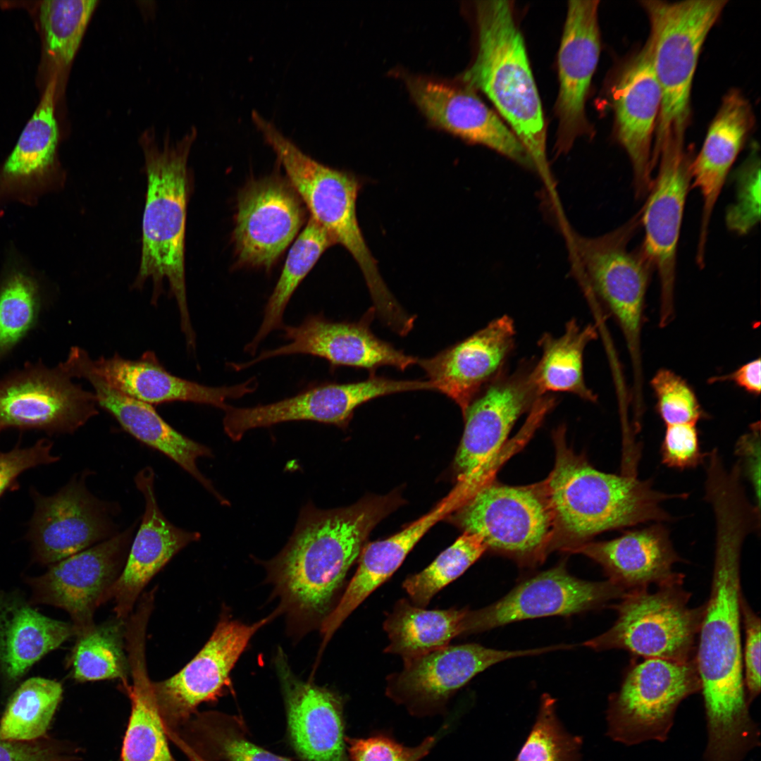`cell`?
Instances as JSON below:
<instances>
[{
	"label": "cell",
	"mask_w": 761,
	"mask_h": 761,
	"mask_svg": "<svg viewBox=\"0 0 761 761\" xmlns=\"http://www.w3.org/2000/svg\"><path fill=\"white\" fill-rule=\"evenodd\" d=\"M715 547L710 597L703 605L695 661L700 680L710 757H741L760 742L750 716L743 680L741 636V555L752 528L743 517L715 519Z\"/></svg>",
	"instance_id": "obj_1"
},
{
	"label": "cell",
	"mask_w": 761,
	"mask_h": 761,
	"mask_svg": "<svg viewBox=\"0 0 761 761\" xmlns=\"http://www.w3.org/2000/svg\"><path fill=\"white\" fill-rule=\"evenodd\" d=\"M400 502L393 493L333 509L303 507L286 545L265 564L280 610L297 624L322 623L370 532Z\"/></svg>",
	"instance_id": "obj_2"
},
{
	"label": "cell",
	"mask_w": 761,
	"mask_h": 761,
	"mask_svg": "<svg viewBox=\"0 0 761 761\" xmlns=\"http://www.w3.org/2000/svg\"><path fill=\"white\" fill-rule=\"evenodd\" d=\"M553 438L555 463L541 483L554 521L552 549L569 552L602 532L669 521L672 518L664 502L688 496L660 491L650 479L595 469L567 445L563 428L554 433Z\"/></svg>",
	"instance_id": "obj_3"
},
{
	"label": "cell",
	"mask_w": 761,
	"mask_h": 761,
	"mask_svg": "<svg viewBox=\"0 0 761 761\" xmlns=\"http://www.w3.org/2000/svg\"><path fill=\"white\" fill-rule=\"evenodd\" d=\"M195 129L172 143L160 145L152 131L142 135L140 142L144 156L147 192L142 217L140 263L135 289L152 281L151 303L156 304L163 293V281L177 302L180 328L187 345L195 344L190 318L185 268L187 206L191 180L187 161Z\"/></svg>",
	"instance_id": "obj_4"
},
{
	"label": "cell",
	"mask_w": 761,
	"mask_h": 761,
	"mask_svg": "<svg viewBox=\"0 0 761 761\" xmlns=\"http://www.w3.org/2000/svg\"><path fill=\"white\" fill-rule=\"evenodd\" d=\"M476 13L478 51L463 81L493 102L526 149L534 171L556 197L540 99L511 2L476 1Z\"/></svg>",
	"instance_id": "obj_5"
},
{
	"label": "cell",
	"mask_w": 761,
	"mask_h": 761,
	"mask_svg": "<svg viewBox=\"0 0 761 761\" xmlns=\"http://www.w3.org/2000/svg\"><path fill=\"white\" fill-rule=\"evenodd\" d=\"M650 27L655 75L662 92L652 152L667 140L684 138L691 116V92L703 44L728 1L643 0Z\"/></svg>",
	"instance_id": "obj_6"
},
{
	"label": "cell",
	"mask_w": 761,
	"mask_h": 761,
	"mask_svg": "<svg viewBox=\"0 0 761 761\" xmlns=\"http://www.w3.org/2000/svg\"><path fill=\"white\" fill-rule=\"evenodd\" d=\"M641 226V211L602 236L574 235L573 246L592 289L614 316L631 357L633 393L642 392L641 338L645 295L653 266L641 247L629 244Z\"/></svg>",
	"instance_id": "obj_7"
},
{
	"label": "cell",
	"mask_w": 761,
	"mask_h": 761,
	"mask_svg": "<svg viewBox=\"0 0 761 761\" xmlns=\"http://www.w3.org/2000/svg\"><path fill=\"white\" fill-rule=\"evenodd\" d=\"M683 581L625 593L610 607L617 614L605 632L583 645L596 651L621 649L643 657L686 662L695 658L703 605L689 606Z\"/></svg>",
	"instance_id": "obj_8"
},
{
	"label": "cell",
	"mask_w": 761,
	"mask_h": 761,
	"mask_svg": "<svg viewBox=\"0 0 761 761\" xmlns=\"http://www.w3.org/2000/svg\"><path fill=\"white\" fill-rule=\"evenodd\" d=\"M456 511L464 532L520 565L535 566L552 550L554 521L542 484L483 483Z\"/></svg>",
	"instance_id": "obj_9"
},
{
	"label": "cell",
	"mask_w": 761,
	"mask_h": 761,
	"mask_svg": "<svg viewBox=\"0 0 761 761\" xmlns=\"http://www.w3.org/2000/svg\"><path fill=\"white\" fill-rule=\"evenodd\" d=\"M700 691L695 658L631 662L619 690L609 697L607 734L626 745L664 742L681 703Z\"/></svg>",
	"instance_id": "obj_10"
},
{
	"label": "cell",
	"mask_w": 761,
	"mask_h": 761,
	"mask_svg": "<svg viewBox=\"0 0 761 761\" xmlns=\"http://www.w3.org/2000/svg\"><path fill=\"white\" fill-rule=\"evenodd\" d=\"M692 150L684 139L666 140L655 155L658 169L641 211L645 232L641 247L660 282V326H667L674 313L677 250L685 204L691 187Z\"/></svg>",
	"instance_id": "obj_11"
},
{
	"label": "cell",
	"mask_w": 761,
	"mask_h": 761,
	"mask_svg": "<svg viewBox=\"0 0 761 761\" xmlns=\"http://www.w3.org/2000/svg\"><path fill=\"white\" fill-rule=\"evenodd\" d=\"M97 406L94 393L75 384L60 364H27L0 380V432L71 434L98 414Z\"/></svg>",
	"instance_id": "obj_12"
},
{
	"label": "cell",
	"mask_w": 761,
	"mask_h": 761,
	"mask_svg": "<svg viewBox=\"0 0 761 761\" xmlns=\"http://www.w3.org/2000/svg\"><path fill=\"white\" fill-rule=\"evenodd\" d=\"M132 528L73 555L39 576L27 579L31 602L66 611L75 636L91 629L94 614L110 593L125 564L132 544Z\"/></svg>",
	"instance_id": "obj_13"
},
{
	"label": "cell",
	"mask_w": 761,
	"mask_h": 761,
	"mask_svg": "<svg viewBox=\"0 0 761 761\" xmlns=\"http://www.w3.org/2000/svg\"><path fill=\"white\" fill-rule=\"evenodd\" d=\"M252 116L311 217L335 244L347 249L359 245L363 239L356 207L359 180L348 172L325 166L307 155L256 111Z\"/></svg>",
	"instance_id": "obj_14"
},
{
	"label": "cell",
	"mask_w": 761,
	"mask_h": 761,
	"mask_svg": "<svg viewBox=\"0 0 761 761\" xmlns=\"http://www.w3.org/2000/svg\"><path fill=\"white\" fill-rule=\"evenodd\" d=\"M625 593L608 580L578 579L561 563L521 581L488 606L467 610L462 634L485 631L517 621L586 612L620 599Z\"/></svg>",
	"instance_id": "obj_15"
},
{
	"label": "cell",
	"mask_w": 761,
	"mask_h": 761,
	"mask_svg": "<svg viewBox=\"0 0 761 761\" xmlns=\"http://www.w3.org/2000/svg\"><path fill=\"white\" fill-rule=\"evenodd\" d=\"M61 365L72 378L82 373L94 374L122 394L152 406L190 402L224 411L229 405L228 400L251 394L259 385L254 377L240 384L221 387L183 379L168 372L151 351L135 360L123 358L118 354L92 359L85 349L73 347Z\"/></svg>",
	"instance_id": "obj_16"
},
{
	"label": "cell",
	"mask_w": 761,
	"mask_h": 761,
	"mask_svg": "<svg viewBox=\"0 0 761 761\" xmlns=\"http://www.w3.org/2000/svg\"><path fill=\"white\" fill-rule=\"evenodd\" d=\"M85 480L74 478L50 496L30 490L34 512L25 538L34 562L51 565L116 535L111 508L90 493Z\"/></svg>",
	"instance_id": "obj_17"
},
{
	"label": "cell",
	"mask_w": 761,
	"mask_h": 761,
	"mask_svg": "<svg viewBox=\"0 0 761 761\" xmlns=\"http://www.w3.org/2000/svg\"><path fill=\"white\" fill-rule=\"evenodd\" d=\"M559 646L506 650L476 643L447 645L404 661L402 672L388 680L387 695L417 717L440 713L450 698L476 675L502 661L538 655Z\"/></svg>",
	"instance_id": "obj_18"
},
{
	"label": "cell",
	"mask_w": 761,
	"mask_h": 761,
	"mask_svg": "<svg viewBox=\"0 0 761 761\" xmlns=\"http://www.w3.org/2000/svg\"><path fill=\"white\" fill-rule=\"evenodd\" d=\"M375 313L372 308L357 322L333 321L321 314L309 315L297 326L284 325L283 338L288 343L262 351L248 361L230 363V366L241 371L273 357L292 354L321 357L332 367L371 371L383 366L404 371L417 364L419 358L404 354L373 333L370 323Z\"/></svg>",
	"instance_id": "obj_19"
},
{
	"label": "cell",
	"mask_w": 761,
	"mask_h": 761,
	"mask_svg": "<svg viewBox=\"0 0 761 761\" xmlns=\"http://www.w3.org/2000/svg\"><path fill=\"white\" fill-rule=\"evenodd\" d=\"M307 207L288 180L249 182L237 196L233 238L237 263L269 269L304 224Z\"/></svg>",
	"instance_id": "obj_20"
},
{
	"label": "cell",
	"mask_w": 761,
	"mask_h": 761,
	"mask_svg": "<svg viewBox=\"0 0 761 761\" xmlns=\"http://www.w3.org/2000/svg\"><path fill=\"white\" fill-rule=\"evenodd\" d=\"M533 366L525 362L511 374L501 372L469 404L454 459L458 478L482 480L516 421L542 396Z\"/></svg>",
	"instance_id": "obj_21"
},
{
	"label": "cell",
	"mask_w": 761,
	"mask_h": 761,
	"mask_svg": "<svg viewBox=\"0 0 761 761\" xmlns=\"http://www.w3.org/2000/svg\"><path fill=\"white\" fill-rule=\"evenodd\" d=\"M271 617L252 624L221 615L209 640L178 673L152 682L159 712L168 722L187 718L204 702L213 701L230 685V674L252 636Z\"/></svg>",
	"instance_id": "obj_22"
},
{
	"label": "cell",
	"mask_w": 761,
	"mask_h": 761,
	"mask_svg": "<svg viewBox=\"0 0 761 761\" xmlns=\"http://www.w3.org/2000/svg\"><path fill=\"white\" fill-rule=\"evenodd\" d=\"M612 104L616 137L631 164L635 197L645 198L653 180L652 140L662 104L648 39L621 70Z\"/></svg>",
	"instance_id": "obj_23"
},
{
	"label": "cell",
	"mask_w": 761,
	"mask_h": 761,
	"mask_svg": "<svg viewBox=\"0 0 761 761\" xmlns=\"http://www.w3.org/2000/svg\"><path fill=\"white\" fill-rule=\"evenodd\" d=\"M406 84L419 109L434 125L534 170L526 149L512 130L473 89L417 75L407 76Z\"/></svg>",
	"instance_id": "obj_24"
},
{
	"label": "cell",
	"mask_w": 761,
	"mask_h": 761,
	"mask_svg": "<svg viewBox=\"0 0 761 761\" xmlns=\"http://www.w3.org/2000/svg\"><path fill=\"white\" fill-rule=\"evenodd\" d=\"M422 390L435 388L429 380H395L371 373L364 380L322 383L275 402L243 407L239 421L246 431L295 421L340 426L347 423L359 406L374 398Z\"/></svg>",
	"instance_id": "obj_25"
},
{
	"label": "cell",
	"mask_w": 761,
	"mask_h": 761,
	"mask_svg": "<svg viewBox=\"0 0 761 761\" xmlns=\"http://www.w3.org/2000/svg\"><path fill=\"white\" fill-rule=\"evenodd\" d=\"M599 1H570L558 54L557 148L567 151L586 133L585 103L600 52Z\"/></svg>",
	"instance_id": "obj_26"
},
{
	"label": "cell",
	"mask_w": 761,
	"mask_h": 761,
	"mask_svg": "<svg viewBox=\"0 0 761 761\" xmlns=\"http://www.w3.org/2000/svg\"><path fill=\"white\" fill-rule=\"evenodd\" d=\"M513 319L504 315L469 337L428 359H418L435 390L465 412L482 390L502 372L513 349Z\"/></svg>",
	"instance_id": "obj_27"
},
{
	"label": "cell",
	"mask_w": 761,
	"mask_h": 761,
	"mask_svg": "<svg viewBox=\"0 0 761 761\" xmlns=\"http://www.w3.org/2000/svg\"><path fill=\"white\" fill-rule=\"evenodd\" d=\"M276 667L285 697L287 731L302 761H349L341 698L292 673L282 650Z\"/></svg>",
	"instance_id": "obj_28"
},
{
	"label": "cell",
	"mask_w": 761,
	"mask_h": 761,
	"mask_svg": "<svg viewBox=\"0 0 761 761\" xmlns=\"http://www.w3.org/2000/svg\"><path fill=\"white\" fill-rule=\"evenodd\" d=\"M135 484L145 500L142 523L132 542L124 567L113 587L116 617L126 620L151 579L190 543L198 540V532L187 531L171 524L162 514L154 492V473L142 469Z\"/></svg>",
	"instance_id": "obj_29"
},
{
	"label": "cell",
	"mask_w": 761,
	"mask_h": 761,
	"mask_svg": "<svg viewBox=\"0 0 761 761\" xmlns=\"http://www.w3.org/2000/svg\"><path fill=\"white\" fill-rule=\"evenodd\" d=\"M755 123L749 101L736 89L729 90L712 120L700 152L691 164V187L703 206L695 261L705 264L706 245L713 211L725 181Z\"/></svg>",
	"instance_id": "obj_30"
},
{
	"label": "cell",
	"mask_w": 761,
	"mask_h": 761,
	"mask_svg": "<svg viewBox=\"0 0 761 761\" xmlns=\"http://www.w3.org/2000/svg\"><path fill=\"white\" fill-rule=\"evenodd\" d=\"M569 552L580 553L600 565L608 581L624 592L683 581L673 571L682 562L662 523L625 531L610 540L586 542Z\"/></svg>",
	"instance_id": "obj_31"
},
{
	"label": "cell",
	"mask_w": 761,
	"mask_h": 761,
	"mask_svg": "<svg viewBox=\"0 0 761 761\" xmlns=\"http://www.w3.org/2000/svg\"><path fill=\"white\" fill-rule=\"evenodd\" d=\"M149 617L141 613L125 623V645L132 684L123 681L131 700V714L123 740V761H175L147 670L146 639Z\"/></svg>",
	"instance_id": "obj_32"
},
{
	"label": "cell",
	"mask_w": 761,
	"mask_h": 761,
	"mask_svg": "<svg viewBox=\"0 0 761 761\" xmlns=\"http://www.w3.org/2000/svg\"><path fill=\"white\" fill-rule=\"evenodd\" d=\"M458 507L457 498L450 493L432 511L401 531L363 547L357 571L338 604L321 624L324 643L345 619L392 575L422 536Z\"/></svg>",
	"instance_id": "obj_33"
},
{
	"label": "cell",
	"mask_w": 761,
	"mask_h": 761,
	"mask_svg": "<svg viewBox=\"0 0 761 761\" xmlns=\"http://www.w3.org/2000/svg\"><path fill=\"white\" fill-rule=\"evenodd\" d=\"M94 388L98 406L110 413L135 438L170 457L197 480L222 505H229L199 470L197 460L211 457V450L178 432L151 404L129 397L113 389L99 376L82 373Z\"/></svg>",
	"instance_id": "obj_34"
},
{
	"label": "cell",
	"mask_w": 761,
	"mask_h": 761,
	"mask_svg": "<svg viewBox=\"0 0 761 761\" xmlns=\"http://www.w3.org/2000/svg\"><path fill=\"white\" fill-rule=\"evenodd\" d=\"M56 75L0 171V197H30L58 181Z\"/></svg>",
	"instance_id": "obj_35"
},
{
	"label": "cell",
	"mask_w": 761,
	"mask_h": 761,
	"mask_svg": "<svg viewBox=\"0 0 761 761\" xmlns=\"http://www.w3.org/2000/svg\"><path fill=\"white\" fill-rule=\"evenodd\" d=\"M75 636L72 624L47 617L16 594L0 593V674L16 681Z\"/></svg>",
	"instance_id": "obj_36"
},
{
	"label": "cell",
	"mask_w": 761,
	"mask_h": 761,
	"mask_svg": "<svg viewBox=\"0 0 761 761\" xmlns=\"http://www.w3.org/2000/svg\"><path fill=\"white\" fill-rule=\"evenodd\" d=\"M467 609L428 610L398 601L385 622L389 638L385 652L412 660L448 645L462 634V623Z\"/></svg>",
	"instance_id": "obj_37"
},
{
	"label": "cell",
	"mask_w": 761,
	"mask_h": 761,
	"mask_svg": "<svg viewBox=\"0 0 761 761\" xmlns=\"http://www.w3.org/2000/svg\"><path fill=\"white\" fill-rule=\"evenodd\" d=\"M596 338L597 330L593 325L582 327L574 318L567 323L559 337L548 333L542 336L538 342L541 358L533 367L536 383L541 395L550 392H566L583 400H597V395L586 384L583 370L584 350Z\"/></svg>",
	"instance_id": "obj_38"
},
{
	"label": "cell",
	"mask_w": 761,
	"mask_h": 761,
	"mask_svg": "<svg viewBox=\"0 0 761 761\" xmlns=\"http://www.w3.org/2000/svg\"><path fill=\"white\" fill-rule=\"evenodd\" d=\"M335 244L328 233L310 217L289 250L259 330L245 347L246 352L255 355L260 343L272 331L283 328L284 312L292 295L323 252Z\"/></svg>",
	"instance_id": "obj_39"
},
{
	"label": "cell",
	"mask_w": 761,
	"mask_h": 761,
	"mask_svg": "<svg viewBox=\"0 0 761 761\" xmlns=\"http://www.w3.org/2000/svg\"><path fill=\"white\" fill-rule=\"evenodd\" d=\"M125 621L115 616L76 636L68 659L74 679L127 681L130 667L125 645Z\"/></svg>",
	"instance_id": "obj_40"
},
{
	"label": "cell",
	"mask_w": 761,
	"mask_h": 761,
	"mask_svg": "<svg viewBox=\"0 0 761 761\" xmlns=\"http://www.w3.org/2000/svg\"><path fill=\"white\" fill-rule=\"evenodd\" d=\"M62 695L58 681L42 677L26 680L8 703L0 721V738L32 741L43 738Z\"/></svg>",
	"instance_id": "obj_41"
},
{
	"label": "cell",
	"mask_w": 761,
	"mask_h": 761,
	"mask_svg": "<svg viewBox=\"0 0 761 761\" xmlns=\"http://www.w3.org/2000/svg\"><path fill=\"white\" fill-rule=\"evenodd\" d=\"M97 0L42 1L39 17L47 51L58 66H68L82 41Z\"/></svg>",
	"instance_id": "obj_42"
},
{
	"label": "cell",
	"mask_w": 761,
	"mask_h": 761,
	"mask_svg": "<svg viewBox=\"0 0 761 761\" xmlns=\"http://www.w3.org/2000/svg\"><path fill=\"white\" fill-rule=\"evenodd\" d=\"M487 550L483 539L464 532L426 568L403 583L412 604L423 607L443 588L459 577Z\"/></svg>",
	"instance_id": "obj_43"
},
{
	"label": "cell",
	"mask_w": 761,
	"mask_h": 761,
	"mask_svg": "<svg viewBox=\"0 0 761 761\" xmlns=\"http://www.w3.org/2000/svg\"><path fill=\"white\" fill-rule=\"evenodd\" d=\"M41 304L39 285L13 271L0 283V359L35 326Z\"/></svg>",
	"instance_id": "obj_44"
},
{
	"label": "cell",
	"mask_w": 761,
	"mask_h": 761,
	"mask_svg": "<svg viewBox=\"0 0 761 761\" xmlns=\"http://www.w3.org/2000/svg\"><path fill=\"white\" fill-rule=\"evenodd\" d=\"M556 709V700L544 693L533 725L513 761L581 760L583 740L565 729Z\"/></svg>",
	"instance_id": "obj_45"
},
{
	"label": "cell",
	"mask_w": 761,
	"mask_h": 761,
	"mask_svg": "<svg viewBox=\"0 0 761 761\" xmlns=\"http://www.w3.org/2000/svg\"><path fill=\"white\" fill-rule=\"evenodd\" d=\"M203 743L208 755L219 761H291L251 742L237 718L220 713L201 721Z\"/></svg>",
	"instance_id": "obj_46"
},
{
	"label": "cell",
	"mask_w": 761,
	"mask_h": 761,
	"mask_svg": "<svg viewBox=\"0 0 761 761\" xmlns=\"http://www.w3.org/2000/svg\"><path fill=\"white\" fill-rule=\"evenodd\" d=\"M751 147L748 156L735 172V199L725 215L728 229L739 235L751 231L760 219L759 147L756 143Z\"/></svg>",
	"instance_id": "obj_47"
},
{
	"label": "cell",
	"mask_w": 761,
	"mask_h": 761,
	"mask_svg": "<svg viewBox=\"0 0 761 761\" xmlns=\"http://www.w3.org/2000/svg\"><path fill=\"white\" fill-rule=\"evenodd\" d=\"M657 412L665 426L694 423L706 417L689 384L676 373L661 369L650 381Z\"/></svg>",
	"instance_id": "obj_48"
},
{
	"label": "cell",
	"mask_w": 761,
	"mask_h": 761,
	"mask_svg": "<svg viewBox=\"0 0 761 761\" xmlns=\"http://www.w3.org/2000/svg\"><path fill=\"white\" fill-rule=\"evenodd\" d=\"M438 735L428 736L419 745L407 747L385 734L369 738H345L349 761H420L434 746Z\"/></svg>",
	"instance_id": "obj_49"
},
{
	"label": "cell",
	"mask_w": 761,
	"mask_h": 761,
	"mask_svg": "<svg viewBox=\"0 0 761 761\" xmlns=\"http://www.w3.org/2000/svg\"><path fill=\"white\" fill-rule=\"evenodd\" d=\"M707 454L701 450L696 424L666 426L660 455L667 467L681 471L696 468L705 462Z\"/></svg>",
	"instance_id": "obj_50"
},
{
	"label": "cell",
	"mask_w": 761,
	"mask_h": 761,
	"mask_svg": "<svg viewBox=\"0 0 761 761\" xmlns=\"http://www.w3.org/2000/svg\"><path fill=\"white\" fill-rule=\"evenodd\" d=\"M52 443L43 438L27 447L17 445L8 452L0 450V497L17 488L18 478L24 471L57 462L59 457L52 454Z\"/></svg>",
	"instance_id": "obj_51"
},
{
	"label": "cell",
	"mask_w": 761,
	"mask_h": 761,
	"mask_svg": "<svg viewBox=\"0 0 761 761\" xmlns=\"http://www.w3.org/2000/svg\"><path fill=\"white\" fill-rule=\"evenodd\" d=\"M741 614L745 629V645L742 652L743 680L750 705L760 693V619L743 596Z\"/></svg>",
	"instance_id": "obj_52"
},
{
	"label": "cell",
	"mask_w": 761,
	"mask_h": 761,
	"mask_svg": "<svg viewBox=\"0 0 761 761\" xmlns=\"http://www.w3.org/2000/svg\"><path fill=\"white\" fill-rule=\"evenodd\" d=\"M736 454L742 477H745L753 488L755 502L760 509V426L750 425L749 431L743 435L736 445Z\"/></svg>",
	"instance_id": "obj_53"
},
{
	"label": "cell",
	"mask_w": 761,
	"mask_h": 761,
	"mask_svg": "<svg viewBox=\"0 0 761 761\" xmlns=\"http://www.w3.org/2000/svg\"><path fill=\"white\" fill-rule=\"evenodd\" d=\"M0 761H62L57 749L41 738L15 741L0 738Z\"/></svg>",
	"instance_id": "obj_54"
},
{
	"label": "cell",
	"mask_w": 761,
	"mask_h": 761,
	"mask_svg": "<svg viewBox=\"0 0 761 761\" xmlns=\"http://www.w3.org/2000/svg\"><path fill=\"white\" fill-rule=\"evenodd\" d=\"M760 364V359H755L727 375L712 378L711 382L731 381L748 393L759 395L761 390Z\"/></svg>",
	"instance_id": "obj_55"
}]
</instances>
